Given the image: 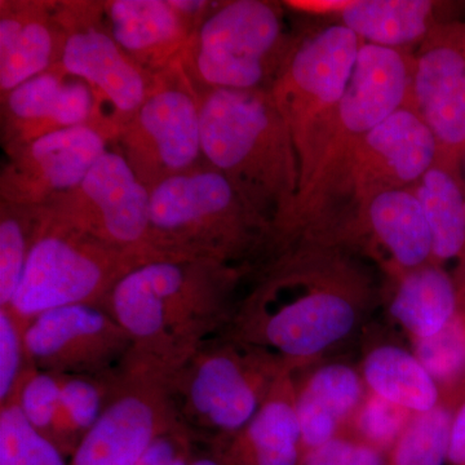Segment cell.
I'll return each mask as SVG.
<instances>
[{"mask_svg":"<svg viewBox=\"0 0 465 465\" xmlns=\"http://www.w3.org/2000/svg\"><path fill=\"white\" fill-rule=\"evenodd\" d=\"M106 152L99 125L63 128L29 143L24 173L48 192H76Z\"/></svg>","mask_w":465,"mask_h":465,"instance_id":"cell-24","label":"cell"},{"mask_svg":"<svg viewBox=\"0 0 465 465\" xmlns=\"http://www.w3.org/2000/svg\"><path fill=\"white\" fill-rule=\"evenodd\" d=\"M48 72L30 79L7 96L9 115L33 139L63 128L94 124L96 96L75 76ZM30 140V142H32Z\"/></svg>","mask_w":465,"mask_h":465,"instance_id":"cell-22","label":"cell"},{"mask_svg":"<svg viewBox=\"0 0 465 465\" xmlns=\"http://www.w3.org/2000/svg\"><path fill=\"white\" fill-rule=\"evenodd\" d=\"M27 357L47 372L90 371L130 342L112 314L75 304L39 314L23 332Z\"/></svg>","mask_w":465,"mask_h":465,"instance_id":"cell-15","label":"cell"},{"mask_svg":"<svg viewBox=\"0 0 465 465\" xmlns=\"http://www.w3.org/2000/svg\"><path fill=\"white\" fill-rule=\"evenodd\" d=\"M296 372L283 370L249 424L232 437L228 465H302Z\"/></svg>","mask_w":465,"mask_h":465,"instance_id":"cell-19","label":"cell"},{"mask_svg":"<svg viewBox=\"0 0 465 465\" xmlns=\"http://www.w3.org/2000/svg\"><path fill=\"white\" fill-rule=\"evenodd\" d=\"M232 274L200 283L191 260L150 259L134 265L110 290L112 316L140 348L194 329L197 318L216 317L217 300Z\"/></svg>","mask_w":465,"mask_h":465,"instance_id":"cell-8","label":"cell"},{"mask_svg":"<svg viewBox=\"0 0 465 465\" xmlns=\"http://www.w3.org/2000/svg\"><path fill=\"white\" fill-rule=\"evenodd\" d=\"M200 114L202 155L280 238L298 202L302 166L271 92L207 88Z\"/></svg>","mask_w":465,"mask_h":465,"instance_id":"cell-2","label":"cell"},{"mask_svg":"<svg viewBox=\"0 0 465 465\" xmlns=\"http://www.w3.org/2000/svg\"><path fill=\"white\" fill-rule=\"evenodd\" d=\"M455 409L440 402L415 412L387 455L388 465H446Z\"/></svg>","mask_w":465,"mask_h":465,"instance_id":"cell-29","label":"cell"},{"mask_svg":"<svg viewBox=\"0 0 465 465\" xmlns=\"http://www.w3.org/2000/svg\"><path fill=\"white\" fill-rule=\"evenodd\" d=\"M327 238L372 262L384 281L433 262L432 235L414 186L361 204Z\"/></svg>","mask_w":465,"mask_h":465,"instance_id":"cell-13","label":"cell"},{"mask_svg":"<svg viewBox=\"0 0 465 465\" xmlns=\"http://www.w3.org/2000/svg\"><path fill=\"white\" fill-rule=\"evenodd\" d=\"M302 465H388L387 457L348 434L305 452Z\"/></svg>","mask_w":465,"mask_h":465,"instance_id":"cell-35","label":"cell"},{"mask_svg":"<svg viewBox=\"0 0 465 465\" xmlns=\"http://www.w3.org/2000/svg\"><path fill=\"white\" fill-rule=\"evenodd\" d=\"M463 177H464V183H465V158H464V163H463Z\"/></svg>","mask_w":465,"mask_h":465,"instance_id":"cell-40","label":"cell"},{"mask_svg":"<svg viewBox=\"0 0 465 465\" xmlns=\"http://www.w3.org/2000/svg\"><path fill=\"white\" fill-rule=\"evenodd\" d=\"M423 204L430 235L433 264L451 273L465 307V183L463 168L434 166L414 186Z\"/></svg>","mask_w":465,"mask_h":465,"instance_id":"cell-23","label":"cell"},{"mask_svg":"<svg viewBox=\"0 0 465 465\" xmlns=\"http://www.w3.org/2000/svg\"><path fill=\"white\" fill-rule=\"evenodd\" d=\"M61 70L90 85L127 124L148 96L154 79L124 54L106 30L81 27L67 34Z\"/></svg>","mask_w":465,"mask_h":465,"instance_id":"cell-16","label":"cell"},{"mask_svg":"<svg viewBox=\"0 0 465 465\" xmlns=\"http://www.w3.org/2000/svg\"><path fill=\"white\" fill-rule=\"evenodd\" d=\"M103 411V396L94 382L81 378L61 381L60 418L54 436L79 433L82 439Z\"/></svg>","mask_w":465,"mask_h":465,"instance_id":"cell-32","label":"cell"},{"mask_svg":"<svg viewBox=\"0 0 465 465\" xmlns=\"http://www.w3.org/2000/svg\"><path fill=\"white\" fill-rule=\"evenodd\" d=\"M411 349L439 387L442 402L457 409L465 400V307L442 331L411 342Z\"/></svg>","mask_w":465,"mask_h":465,"instance_id":"cell-28","label":"cell"},{"mask_svg":"<svg viewBox=\"0 0 465 465\" xmlns=\"http://www.w3.org/2000/svg\"><path fill=\"white\" fill-rule=\"evenodd\" d=\"M191 41L193 67L208 88L271 92L298 38L284 33L280 5L232 0L216 5Z\"/></svg>","mask_w":465,"mask_h":465,"instance_id":"cell-5","label":"cell"},{"mask_svg":"<svg viewBox=\"0 0 465 465\" xmlns=\"http://www.w3.org/2000/svg\"><path fill=\"white\" fill-rule=\"evenodd\" d=\"M433 0H351L338 18L367 45L412 54L439 25Z\"/></svg>","mask_w":465,"mask_h":465,"instance_id":"cell-25","label":"cell"},{"mask_svg":"<svg viewBox=\"0 0 465 465\" xmlns=\"http://www.w3.org/2000/svg\"><path fill=\"white\" fill-rule=\"evenodd\" d=\"M105 9L106 32L149 74L170 67L193 36V21L171 0H115L106 3Z\"/></svg>","mask_w":465,"mask_h":465,"instance_id":"cell-18","label":"cell"},{"mask_svg":"<svg viewBox=\"0 0 465 465\" xmlns=\"http://www.w3.org/2000/svg\"><path fill=\"white\" fill-rule=\"evenodd\" d=\"M411 78L412 54L363 43L296 204L321 188L370 131L409 105Z\"/></svg>","mask_w":465,"mask_h":465,"instance_id":"cell-9","label":"cell"},{"mask_svg":"<svg viewBox=\"0 0 465 465\" xmlns=\"http://www.w3.org/2000/svg\"><path fill=\"white\" fill-rule=\"evenodd\" d=\"M0 465H66L57 445L30 424L18 403L0 412Z\"/></svg>","mask_w":465,"mask_h":465,"instance_id":"cell-30","label":"cell"},{"mask_svg":"<svg viewBox=\"0 0 465 465\" xmlns=\"http://www.w3.org/2000/svg\"><path fill=\"white\" fill-rule=\"evenodd\" d=\"M411 416L409 410L367 391L345 434L387 457Z\"/></svg>","mask_w":465,"mask_h":465,"instance_id":"cell-31","label":"cell"},{"mask_svg":"<svg viewBox=\"0 0 465 465\" xmlns=\"http://www.w3.org/2000/svg\"><path fill=\"white\" fill-rule=\"evenodd\" d=\"M362 45L339 23L300 36L275 79L271 94L298 149L302 185L347 91Z\"/></svg>","mask_w":465,"mask_h":465,"instance_id":"cell-7","label":"cell"},{"mask_svg":"<svg viewBox=\"0 0 465 465\" xmlns=\"http://www.w3.org/2000/svg\"><path fill=\"white\" fill-rule=\"evenodd\" d=\"M268 228L243 203L231 182L213 170L173 174L150 191V250L203 251L223 262L250 249Z\"/></svg>","mask_w":465,"mask_h":465,"instance_id":"cell-4","label":"cell"},{"mask_svg":"<svg viewBox=\"0 0 465 465\" xmlns=\"http://www.w3.org/2000/svg\"><path fill=\"white\" fill-rule=\"evenodd\" d=\"M162 433L161 412L150 397L125 394L82 437L72 465H136Z\"/></svg>","mask_w":465,"mask_h":465,"instance_id":"cell-20","label":"cell"},{"mask_svg":"<svg viewBox=\"0 0 465 465\" xmlns=\"http://www.w3.org/2000/svg\"><path fill=\"white\" fill-rule=\"evenodd\" d=\"M76 192L84 206L75 223L122 252H149L150 191L124 154L108 150Z\"/></svg>","mask_w":465,"mask_h":465,"instance_id":"cell-14","label":"cell"},{"mask_svg":"<svg viewBox=\"0 0 465 465\" xmlns=\"http://www.w3.org/2000/svg\"><path fill=\"white\" fill-rule=\"evenodd\" d=\"M432 131L437 162L463 168L465 18L442 21L412 52L410 104Z\"/></svg>","mask_w":465,"mask_h":465,"instance_id":"cell-12","label":"cell"},{"mask_svg":"<svg viewBox=\"0 0 465 465\" xmlns=\"http://www.w3.org/2000/svg\"><path fill=\"white\" fill-rule=\"evenodd\" d=\"M381 299L388 316L410 342L433 338L460 308L454 278L433 262L396 280L384 281Z\"/></svg>","mask_w":465,"mask_h":465,"instance_id":"cell-21","label":"cell"},{"mask_svg":"<svg viewBox=\"0 0 465 465\" xmlns=\"http://www.w3.org/2000/svg\"><path fill=\"white\" fill-rule=\"evenodd\" d=\"M61 381L52 372L39 371L26 379L18 406L35 430L54 442L60 418Z\"/></svg>","mask_w":465,"mask_h":465,"instance_id":"cell-33","label":"cell"},{"mask_svg":"<svg viewBox=\"0 0 465 465\" xmlns=\"http://www.w3.org/2000/svg\"><path fill=\"white\" fill-rule=\"evenodd\" d=\"M136 465H191L188 464L182 440L171 434L162 433L153 440Z\"/></svg>","mask_w":465,"mask_h":465,"instance_id":"cell-37","label":"cell"},{"mask_svg":"<svg viewBox=\"0 0 465 465\" xmlns=\"http://www.w3.org/2000/svg\"><path fill=\"white\" fill-rule=\"evenodd\" d=\"M358 369L367 391L412 414L442 402L439 387L411 348L379 342L367 349Z\"/></svg>","mask_w":465,"mask_h":465,"instance_id":"cell-27","label":"cell"},{"mask_svg":"<svg viewBox=\"0 0 465 465\" xmlns=\"http://www.w3.org/2000/svg\"><path fill=\"white\" fill-rule=\"evenodd\" d=\"M446 465H465V400L459 403L452 416Z\"/></svg>","mask_w":465,"mask_h":465,"instance_id":"cell-39","label":"cell"},{"mask_svg":"<svg viewBox=\"0 0 465 465\" xmlns=\"http://www.w3.org/2000/svg\"><path fill=\"white\" fill-rule=\"evenodd\" d=\"M16 216L3 213L0 222V305L8 308L23 278L30 246Z\"/></svg>","mask_w":465,"mask_h":465,"instance_id":"cell-34","label":"cell"},{"mask_svg":"<svg viewBox=\"0 0 465 465\" xmlns=\"http://www.w3.org/2000/svg\"><path fill=\"white\" fill-rule=\"evenodd\" d=\"M154 79L125 124L127 161L149 191L192 171L202 155L200 99L179 73Z\"/></svg>","mask_w":465,"mask_h":465,"instance_id":"cell-11","label":"cell"},{"mask_svg":"<svg viewBox=\"0 0 465 465\" xmlns=\"http://www.w3.org/2000/svg\"><path fill=\"white\" fill-rule=\"evenodd\" d=\"M286 369L268 351L238 341L207 351L186 375V414L204 430L232 439L250 423Z\"/></svg>","mask_w":465,"mask_h":465,"instance_id":"cell-10","label":"cell"},{"mask_svg":"<svg viewBox=\"0 0 465 465\" xmlns=\"http://www.w3.org/2000/svg\"><path fill=\"white\" fill-rule=\"evenodd\" d=\"M351 0H293V2L284 3V5L287 8L300 12V14L339 18L351 5Z\"/></svg>","mask_w":465,"mask_h":465,"instance_id":"cell-38","label":"cell"},{"mask_svg":"<svg viewBox=\"0 0 465 465\" xmlns=\"http://www.w3.org/2000/svg\"><path fill=\"white\" fill-rule=\"evenodd\" d=\"M124 252L74 220L45 225L32 242L8 309L18 320L67 305L92 304L131 268Z\"/></svg>","mask_w":465,"mask_h":465,"instance_id":"cell-6","label":"cell"},{"mask_svg":"<svg viewBox=\"0 0 465 465\" xmlns=\"http://www.w3.org/2000/svg\"><path fill=\"white\" fill-rule=\"evenodd\" d=\"M437 162L432 131L411 105L376 125L338 170L293 210L283 243L326 238L361 204L381 193L412 188Z\"/></svg>","mask_w":465,"mask_h":465,"instance_id":"cell-3","label":"cell"},{"mask_svg":"<svg viewBox=\"0 0 465 465\" xmlns=\"http://www.w3.org/2000/svg\"><path fill=\"white\" fill-rule=\"evenodd\" d=\"M47 16L33 11H2L0 18V88L16 90L21 84L48 72L61 60L65 39Z\"/></svg>","mask_w":465,"mask_h":465,"instance_id":"cell-26","label":"cell"},{"mask_svg":"<svg viewBox=\"0 0 465 465\" xmlns=\"http://www.w3.org/2000/svg\"><path fill=\"white\" fill-rule=\"evenodd\" d=\"M302 371L296 381V411L305 454L347 433L367 390L360 369L342 361H321Z\"/></svg>","mask_w":465,"mask_h":465,"instance_id":"cell-17","label":"cell"},{"mask_svg":"<svg viewBox=\"0 0 465 465\" xmlns=\"http://www.w3.org/2000/svg\"><path fill=\"white\" fill-rule=\"evenodd\" d=\"M24 349L23 333L17 326V318L2 308L0 312V400H8L14 391L18 374H20L21 361Z\"/></svg>","mask_w":465,"mask_h":465,"instance_id":"cell-36","label":"cell"},{"mask_svg":"<svg viewBox=\"0 0 465 465\" xmlns=\"http://www.w3.org/2000/svg\"><path fill=\"white\" fill-rule=\"evenodd\" d=\"M371 265L329 238L281 249L268 277L242 309L235 341L302 371L358 331L381 300Z\"/></svg>","mask_w":465,"mask_h":465,"instance_id":"cell-1","label":"cell"}]
</instances>
